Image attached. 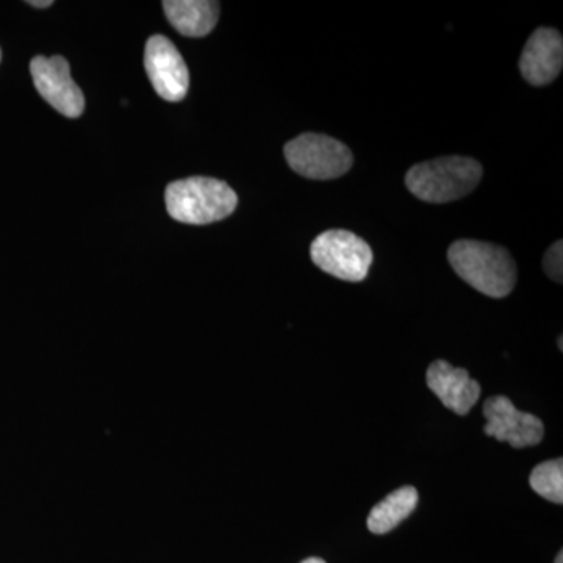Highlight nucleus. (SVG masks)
<instances>
[{"label": "nucleus", "mask_w": 563, "mask_h": 563, "mask_svg": "<svg viewBox=\"0 0 563 563\" xmlns=\"http://www.w3.org/2000/svg\"><path fill=\"white\" fill-rule=\"evenodd\" d=\"M310 255L318 268L336 279L362 282L373 265V251L361 236L342 229L322 232L313 240Z\"/></svg>", "instance_id": "obj_5"}, {"label": "nucleus", "mask_w": 563, "mask_h": 563, "mask_svg": "<svg viewBox=\"0 0 563 563\" xmlns=\"http://www.w3.org/2000/svg\"><path fill=\"white\" fill-rule=\"evenodd\" d=\"M144 66L154 90L168 102H179L190 87V73L180 52L166 36H151L144 51Z\"/></svg>", "instance_id": "obj_7"}, {"label": "nucleus", "mask_w": 563, "mask_h": 563, "mask_svg": "<svg viewBox=\"0 0 563 563\" xmlns=\"http://www.w3.org/2000/svg\"><path fill=\"white\" fill-rule=\"evenodd\" d=\"M429 390L442 401L446 409L466 415L479 401L481 385L463 368H454L444 361L433 362L426 374Z\"/></svg>", "instance_id": "obj_10"}, {"label": "nucleus", "mask_w": 563, "mask_h": 563, "mask_svg": "<svg viewBox=\"0 0 563 563\" xmlns=\"http://www.w3.org/2000/svg\"><path fill=\"white\" fill-rule=\"evenodd\" d=\"M483 166L468 157H442L409 169L406 185L424 202L444 203L465 198L483 179Z\"/></svg>", "instance_id": "obj_3"}, {"label": "nucleus", "mask_w": 563, "mask_h": 563, "mask_svg": "<svg viewBox=\"0 0 563 563\" xmlns=\"http://www.w3.org/2000/svg\"><path fill=\"white\" fill-rule=\"evenodd\" d=\"M292 172L312 180H331L350 172L354 157L342 141L321 133H302L285 146Z\"/></svg>", "instance_id": "obj_4"}, {"label": "nucleus", "mask_w": 563, "mask_h": 563, "mask_svg": "<svg viewBox=\"0 0 563 563\" xmlns=\"http://www.w3.org/2000/svg\"><path fill=\"white\" fill-rule=\"evenodd\" d=\"M448 258L459 277L488 298H506L517 284L512 255L496 244L459 240L451 244Z\"/></svg>", "instance_id": "obj_1"}, {"label": "nucleus", "mask_w": 563, "mask_h": 563, "mask_svg": "<svg viewBox=\"0 0 563 563\" xmlns=\"http://www.w3.org/2000/svg\"><path fill=\"white\" fill-rule=\"evenodd\" d=\"M301 563H325V562L322 561V559L309 558V559H306V561H302Z\"/></svg>", "instance_id": "obj_16"}, {"label": "nucleus", "mask_w": 563, "mask_h": 563, "mask_svg": "<svg viewBox=\"0 0 563 563\" xmlns=\"http://www.w3.org/2000/svg\"><path fill=\"white\" fill-rule=\"evenodd\" d=\"M52 0H40V2H36V0H31L29 2V5L35 7V9H47V7L52 5Z\"/></svg>", "instance_id": "obj_15"}, {"label": "nucleus", "mask_w": 563, "mask_h": 563, "mask_svg": "<svg viewBox=\"0 0 563 563\" xmlns=\"http://www.w3.org/2000/svg\"><path fill=\"white\" fill-rule=\"evenodd\" d=\"M529 485L537 495L554 504L563 503V461L553 459L532 470Z\"/></svg>", "instance_id": "obj_13"}, {"label": "nucleus", "mask_w": 563, "mask_h": 563, "mask_svg": "<svg viewBox=\"0 0 563 563\" xmlns=\"http://www.w3.org/2000/svg\"><path fill=\"white\" fill-rule=\"evenodd\" d=\"M0 58H2V52H0Z\"/></svg>", "instance_id": "obj_19"}, {"label": "nucleus", "mask_w": 563, "mask_h": 563, "mask_svg": "<svg viewBox=\"0 0 563 563\" xmlns=\"http://www.w3.org/2000/svg\"><path fill=\"white\" fill-rule=\"evenodd\" d=\"M166 18L181 35H209L220 20V3L209 0H168L163 2Z\"/></svg>", "instance_id": "obj_11"}, {"label": "nucleus", "mask_w": 563, "mask_h": 563, "mask_svg": "<svg viewBox=\"0 0 563 563\" xmlns=\"http://www.w3.org/2000/svg\"><path fill=\"white\" fill-rule=\"evenodd\" d=\"M487 420L485 435L507 442L515 450L537 446L544 437V426L536 415L520 412L506 396H493L484 404Z\"/></svg>", "instance_id": "obj_6"}, {"label": "nucleus", "mask_w": 563, "mask_h": 563, "mask_svg": "<svg viewBox=\"0 0 563 563\" xmlns=\"http://www.w3.org/2000/svg\"><path fill=\"white\" fill-rule=\"evenodd\" d=\"M543 269L558 284H562L563 279V246L561 240L555 242L553 246L544 252Z\"/></svg>", "instance_id": "obj_14"}, {"label": "nucleus", "mask_w": 563, "mask_h": 563, "mask_svg": "<svg viewBox=\"0 0 563 563\" xmlns=\"http://www.w3.org/2000/svg\"><path fill=\"white\" fill-rule=\"evenodd\" d=\"M559 350L563 351L562 336H559Z\"/></svg>", "instance_id": "obj_18"}, {"label": "nucleus", "mask_w": 563, "mask_h": 563, "mask_svg": "<svg viewBox=\"0 0 563 563\" xmlns=\"http://www.w3.org/2000/svg\"><path fill=\"white\" fill-rule=\"evenodd\" d=\"M166 209L185 224H211L231 217L239 206L236 192L225 181L190 177L173 181L165 192Z\"/></svg>", "instance_id": "obj_2"}, {"label": "nucleus", "mask_w": 563, "mask_h": 563, "mask_svg": "<svg viewBox=\"0 0 563 563\" xmlns=\"http://www.w3.org/2000/svg\"><path fill=\"white\" fill-rule=\"evenodd\" d=\"M33 84L44 99L66 118H79L84 113V92L70 77L69 63L60 55L33 58L31 63Z\"/></svg>", "instance_id": "obj_8"}, {"label": "nucleus", "mask_w": 563, "mask_h": 563, "mask_svg": "<svg viewBox=\"0 0 563 563\" xmlns=\"http://www.w3.org/2000/svg\"><path fill=\"white\" fill-rule=\"evenodd\" d=\"M563 65V40L554 29H537L529 36L520 58V70L533 87L558 79Z\"/></svg>", "instance_id": "obj_9"}, {"label": "nucleus", "mask_w": 563, "mask_h": 563, "mask_svg": "<svg viewBox=\"0 0 563 563\" xmlns=\"http://www.w3.org/2000/svg\"><path fill=\"white\" fill-rule=\"evenodd\" d=\"M418 499L420 495L415 487H402L390 493L384 501L373 507L366 526L376 536L393 531L417 509Z\"/></svg>", "instance_id": "obj_12"}, {"label": "nucleus", "mask_w": 563, "mask_h": 563, "mask_svg": "<svg viewBox=\"0 0 563 563\" xmlns=\"http://www.w3.org/2000/svg\"><path fill=\"white\" fill-rule=\"evenodd\" d=\"M555 563H563V554L562 551L559 553L558 558H555Z\"/></svg>", "instance_id": "obj_17"}]
</instances>
